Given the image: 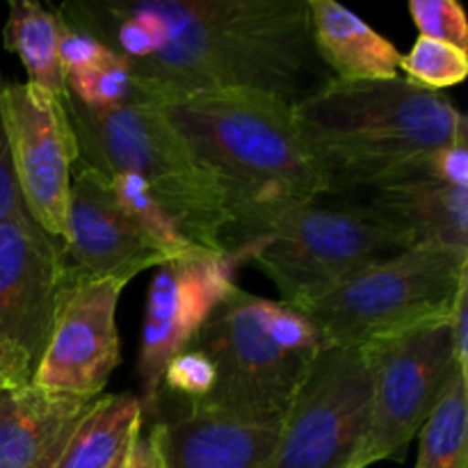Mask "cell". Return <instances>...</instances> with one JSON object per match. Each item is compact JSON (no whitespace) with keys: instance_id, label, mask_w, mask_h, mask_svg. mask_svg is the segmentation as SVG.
Here are the masks:
<instances>
[{"instance_id":"cell-4","label":"cell","mask_w":468,"mask_h":468,"mask_svg":"<svg viewBox=\"0 0 468 468\" xmlns=\"http://www.w3.org/2000/svg\"><path fill=\"white\" fill-rule=\"evenodd\" d=\"M78 140V165L101 174L131 172L151 187L190 245L227 250L231 206L181 133L154 105L91 110L64 94Z\"/></svg>"},{"instance_id":"cell-25","label":"cell","mask_w":468,"mask_h":468,"mask_svg":"<svg viewBox=\"0 0 468 468\" xmlns=\"http://www.w3.org/2000/svg\"><path fill=\"white\" fill-rule=\"evenodd\" d=\"M410 14L420 37L443 41L468 53V18L455 0H411Z\"/></svg>"},{"instance_id":"cell-3","label":"cell","mask_w":468,"mask_h":468,"mask_svg":"<svg viewBox=\"0 0 468 468\" xmlns=\"http://www.w3.org/2000/svg\"><path fill=\"white\" fill-rule=\"evenodd\" d=\"M151 105L172 122L201 167L219 183L231 206V231L256 215L329 195L327 178L286 101L261 91L158 90Z\"/></svg>"},{"instance_id":"cell-10","label":"cell","mask_w":468,"mask_h":468,"mask_svg":"<svg viewBox=\"0 0 468 468\" xmlns=\"http://www.w3.org/2000/svg\"><path fill=\"white\" fill-rule=\"evenodd\" d=\"M3 117L23 208L62 245L78 165V140L64 99L32 82H5Z\"/></svg>"},{"instance_id":"cell-28","label":"cell","mask_w":468,"mask_h":468,"mask_svg":"<svg viewBox=\"0 0 468 468\" xmlns=\"http://www.w3.org/2000/svg\"><path fill=\"white\" fill-rule=\"evenodd\" d=\"M123 468H167L163 457V443H160V423L155 420L151 430L144 432V420L133 432L131 443L123 457Z\"/></svg>"},{"instance_id":"cell-29","label":"cell","mask_w":468,"mask_h":468,"mask_svg":"<svg viewBox=\"0 0 468 468\" xmlns=\"http://www.w3.org/2000/svg\"><path fill=\"white\" fill-rule=\"evenodd\" d=\"M3 87L5 80L0 76V222L9 215L26 213L18 197L16 181H14L12 160H9V146H7V133H5V117H3Z\"/></svg>"},{"instance_id":"cell-13","label":"cell","mask_w":468,"mask_h":468,"mask_svg":"<svg viewBox=\"0 0 468 468\" xmlns=\"http://www.w3.org/2000/svg\"><path fill=\"white\" fill-rule=\"evenodd\" d=\"M123 286L117 279L67 277L30 384L59 396H103L119 364L117 304Z\"/></svg>"},{"instance_id":"cell-15","label":"cell","mask_w":468,"mask_h":468,"mask_svg":"<svg viewBox=\"0 0 468 468\" xmlns=\"http://www.w3.org/2000/svg\"><path fill=\"white\" fill-rule=\"evenodd\" d=\"M158 423L167 468H263L282 420L195 405Z\"/></svg>"},{"instance_id":"cell-5","label":"cell","mask_w":468,"mask_h":468,"mask_svg":"<svg viewBox=\"0 0 468 468\" xmlns=\"http://www.w3.org/2000/svg\"><path fill=\"white\" fill-rule=\"evenodd\" d=\"M407 247L414 245L402 233L343 197L282 206L247 219L227 238V250L254 261L282 302L295 309Z\"/></svg>"},{"instance_id":"cell-7","label":"cell","mask_w":468,"mask_h":468,"mask_svg":"<svg viewBox=\"0 0 468 468\" xmlns=\"http://www.w3.org/2000/svg\"><path fill=\"white\" fill-rule=\"evenodd\" d=\"M466 279V250L414 245L359 270L297 311L329 346L361 347L402 329L448 318Z\"/></svg>"},{"instance_id":"cell-22","label":"cell","mask_w":468,"mask_h":468,"mask_svg":"<svg viewBox=\"0 0 468 468\" xmlns=\"http://www.w3.org/2000/svg\"><path fill=\"white\" fill-rule=\"evenodd\" d=\"M67 96L91 110H112L126 105H151L155 90L135 69L110 50L96 67L64 80Z\"/></svg>"},{"instance_id":"cell-14","label":"cell","mask_w":468,"mask_h":468,"mask_svg":"<svg viewBox=\"0 0 468 468\" xmlns=\"http://www.w3.org/2000/svg\"><path fill=\"white\" fill-rule=\"evenodd\" d=\"M62 256L69 279L122 283L172 261L119 206L108 176L85 165L73 174Z\"/></svg>"},{"instance_id":"cell-33","label":"cell","mask_w":468,"mask_h":468,"mask_svg":"<svg viewBox=\"0 0 468 468\" xmlns=\"http://www.w3.org/2000/svg\"><path fill=\"white\" fill-rule=\"evenodd\" d=\"M347 468H368V466H366V464H361V462H355V464H352V466H347Z\"/></svg>"},{"instance_id":"cell-24","label":"cell","mask_w":468,"mask_h":468,"mask_svg":"<svg viewBox=\"0 0 468 468\" xmlns=\"http://www.w3.org/2000/svg\"><path fill=\"white\" fill-rule=\"evenodd\" d=\"M218 384V370L213 361L199 352L197 347H186L178 352L167 366H165L160 388H167L169 393L186 398L192 405H201L210 398Z\"/></svg>"},{"instance_id":"cell-1","label":"cell","mask_w":468,"mask_h":468,"mask_svg":"<svg viewBox=\"0 0 468 468\" xmlns=\"http://www.w3.org/2000/svg\"><path fill=\"white\" fill-rule=\"evenodd\" d=\"M58 16L165 94L261 91L297 105L332 80L306 0H99Z\"/></svg>"},{"instance_id":"cell-32","label":"cell","mask_w":468,"mask_h":468,"mask_svg":"<svg viewBox=\"0 0 468 468\" xmlns=\"http://www.w3.org/2000/svg\"><path fill=\"white\" fill-rule=\"evenodd\" d=\"M123 457H126V452H123V455L119 457V460H117V464H114L112 468H123Z\"/></svg>"},{"instance_id":"cell-6","label":"cell","mask_w":468,"mask_h":468,"mask_svg":"<svg viewBox=\"0 0 468 468\" xmlns=\"http://www.w3.org/2000/svg\"><path fill=\"white\" fill-rule=\"evenodd\" d=\"M190 347L218 370L215 391L201 405L282 420L324 341L295 306L233 288Z\"/></svg>"},{"instance_id":"cell-20","label":"cell","mask_w":468,"mask_h":468,"mask_svg":"<svg viewBox=\"0 0 468 468\" xmlns=\"http://www.w3.org/2000/svg\"><path fill=\"white\" fill-rule=\"evenodd\" d=\"M3 44L16 55L27 71V82L44 87L46 91L64 99L62 64H59V16L53 9L35 0L9 3Z\"/></svg>"},{"instance_id":"cell-30","label":"cell","mask_w":468,"mask_h":468,"mask_svg":"<svg viewBox=\"0 0 468 468\" xmlns=\"http://www.w3.org/2000/svg\"><path fill=\"white\" fill-rule=\"evenodd\" d=\"M451 334L457 366H460V370L468 373V279L462 282L455 297V304H452Z\"/></svg>"},{"instance_id":"cell-12","label":"cell","mask_w":468,"mask_h":468,"mask_svg":"<svg viewBox=\"0 0 468 468\" xmlns=\"http://www.w3.org/2000/svg\"><path fill=\"white\" fill-rule=\"evenodd\" d=\"M67 283L62 245L27 213L0 222V356L32 382Z\"/></svg>"},{"instance_id":"cell-19","label":"cell","mask_w":468,"mask_h":468,"mask_svg":"<svg viewBox=\"0 0 468 468\" xmlns=\"http://www.w3.org/2000/svg\"><path fill=\"white\" fill-rule=\"evenodd\" d=\"M144 419L133 393L99 396L53 468H112Z\"/></svg>"},{"instance_id":"cell-11","label":"cell","mask_w":468,"mask_h":468,"mask_svg":"<svg viewBox=\"0 0 468 468\" xmlns=\"http://www.w3.org/2000/svg\"><path fill=\"white\" fill-rule=\"evenodd\" d=\"M242 263L238 250H197L155 268L137 355L142 411L155 410L165 366L190 347L210 314L238 288L236 270Z\"/></svg>"},{"instance_id":"cell-26","label":"cell","mask_w":468,"mask_h":468,"mask_svg":"<svg viewBox=\"0 0 468 468\" xmlns=\"http://www.w3.org/2000/svg\"><path fill=\"white\" fill-rule=\"evenodd\" d=\"M108 53L110 48H105L99 39L87 35L85 30H78V27L67 26V23L59 18L58 55H59V64H62L64 80L71 76H78V73L82 71H90V69L96 67V64H99Z\"/></svg>"},{"instance_id":"cell-9","label":"cell","mask_w":468,"mask_h":468,"mask_svg":"<svg viewBox=\"0 0 468 468\" xmlns=\"http://www.w3.org/2000/svg\"><path fill=\"white\" fill-rule=\"evenodd\" d=\"M370 378V428L361 462L400 460L455 375L451 315L361 346ZM468 375V373H466Z\"/></svg>"},{"instance_id":"cell-31","label":"cell","mask_w":468,"mask_h":468,"mask_svg":"<svg viewBox=\"0 0 468 468\" xmlns=\"http://www.w3.org/2000/svg\"><path fill=\"white\" fill-rule=\"evenodd\" d=\"M12 387H26V384L18 379V375L12 370V366L0 356V388H12Z\"/></svg>"},{"instance_id":"cell-21","label":"cell","mask_w":468,"mask_h":468,"mask_svg":"<svg viewBox=\"0 0 468 468\" xmlns=\"http://www.w3.org/2000/svg\"><path fill=\"white\" fill-rule=\"evenodd\" d=\"M414 468H468V375L460 373L420 428Z\"/></svg>"},{"instance_id":"cell-27","label":"cell","mask_w":468,"mask_h":468,"mask_svg":"<svg viewBox=\"0 0 468 468\" xmlns=\"http://www.w3.org/2000/svg\"><path fill=\"white\" fill-rule=\"evenodd\" d=\"M430 176L451 186L468 187V140L434 151L428 160Z\"/></svg>"},{"instance_id":"cell-2","label":"cell","mask_w":468,"mask_h":468,"mask_svg":"<svg viewBox=\"0 0 468 468\" xmlns=\"http://www.w3.org/2000/svg\"><path fill=\"white\" fill-rule=\"evenodd\" d=\"M302 137L324 174L327 197L428 174L441 146L468 140V119L443 91L407 78L332 80L292 105Z\"/></svg>"},{"instance_id":"cell-16","label":"cell","mask_w":468,"mask_h":468,"mask_svg":"<svg viewBox=\"0 0 468 468\" xmlns=\"http://www.w3.org/2000/svg\"><path fill=\"white\" fill-rule=\"evenodd\" d=\"M338 197L368 210L411 245H446L468 251V187L419 174Z\"/></svg>"},{"instance_id":"cell-18","label":"cell","mask_w":468,"mask_h":468,"mask_svg":"<svg viewBox=\"0 0 468 468\" xmlns=\"http://www.w3.org/2000/svg\"><path fill=\"white\" fill-rule=\"evenodd\" d=\"M311 39L332 78L393 80L400 78L402 53L355 12L332 0H306Z\"/></svg>"},{"instance_id":"cell-23","label":"cell","mask_w":468,"mask_h":468,"mask_svg":"<svg viewBox=\"0 0 468 468\" xmlns=\"http://www.w3.org/2000/svg\"><path fill=\"white\" fill-rule=\"evenodd\" d=\"M400 71L423 90L441 91L460 85L468 73V53L443 41L419 37L410 53L400 58Z\"/></svg>"},{"instance_id":"cell-8","label":"cell","mask_w":468,"mask_h":468,"mask_svg":"<svg viewBox=\"0 0 468 468\" xmlns=\"http://www.w3.org/2000/svg\"><path fill=\"white\" fill-rule=\"evenodd\" d=\"M368 428L364 350L324 343L283 411L263 468H347L361 462Z\"/></svg>"},{"instance_id":"cell-17","label":"cell","mask_w":468,"mask_h":468,"mask_svg":"<svg viewBox=\"0 0 468 468\" xmlns=\"http://www.w3.org/2000/svg\"><path fill=\"white\" fill-rule=\"evenodd\" d=\"M96 398L0 388V468H53Z\"/></svg>"}]
</instances>
